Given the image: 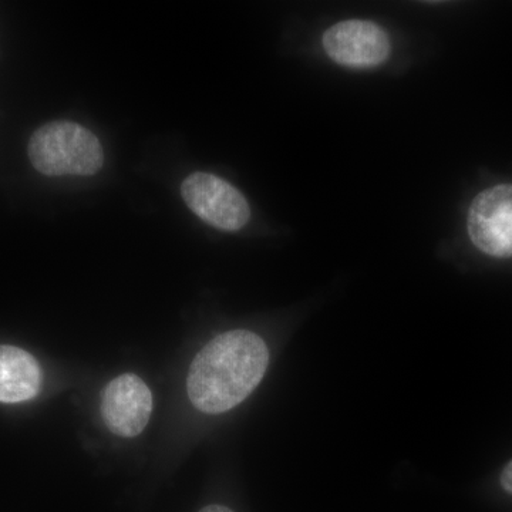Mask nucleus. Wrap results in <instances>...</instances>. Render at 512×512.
Segmentation results:
<instances>
[{"mask_svg":"<svg viewBox=\"0 0 512 512\" xmlns=\"http://www.w3.org/2000/svg\"><path fill=\"white\" fill-rule=\"evenodd\" d=\"M268 365L261 336L244 329L222 333L192 360L187 379L192 406L207 414L234 409L259 386Z\"/></svg>","mask_w":512,"mask_h":512,"instance_id":"f257e3e1","label":"nucleus"},{"mask_svg":"<svg viewBox=\"0 0 512 512\" xmlns=\"http://www.w3.org/2000/svg\"><path fill=\"white\" fill-rule=\"evenodd\" d=\"M33 168L47 177L99 173L104 163L103 147L92 131L72 121H52L37 128L28 144Z\"/></svg>","mask_w":512,"mask_h":512,"instance_id":"f03ea898","label":"nucleus"},{"mask_svg":"<svg viewBox=\"0 0 512 512\" xmlns=\"http://www.w3.org/2000/svg\"><path fill=\"white\" fill-rule=\"evenodd\" d=\"M181 195L197 217L222 231H239L251 218L244 195L217 175L191 174L181 185Z\"/></svg>","mask_w":512,"mask_h":512,"instance_id":"7ed1b4c3","label":"nucleus"},{"mask_svg":"<svg viewBox=\"0 0 512 512\" xmlns=\"http://www.w3.org/2000/svg\"><path fill=\"white\" fill-rule=\"evenodd\" d=\"M468 235L485 255L512 256V185H495L477 195L468 212Z\"/></svg>","mask_w":512,"mask_h":512,"instance_id":"20e7f679","label":"nucleus"},{"mask_svg":"<svg viewBox=\"0 0 512 512\" xmlns=\"http://www.w3.org/2000/svg\"><path fill=\"white\" fill-rule=\"evenodd\" d=\"M323 47L330 59L353 69H370L386 62L390 56V40L370 20H343L326 30Z\"/></svg>","mask_w":512,"mask_h":512,"instance_id":"39448f33","label":"nucleus"},{"mask_svg":"<svg viewBox=\"0 0 512 512\" xmlns=\"http://www.w3.org/2000/svg\"><path fill=\"white\" fill-rule=\"evenodd\" d=\"M153 412V394L143 379L126 373L107 384L101 397V416L111 433L133 439L141 433Z\"/></svg>","mask_w":512,"mask_h":512,"instance_id":"423d86ee","label":"nucleus"},{"mask_svg":"<svg viewBox=\"0 0 512 512\" xmlns=\"http://www.w3.org/2000/svg\"><path fill=\"white\" fill-rule=\"evenodd\" d=\"M42 387V370L35 357L15 346L0 345V403L33 399Z\"/></svg>","mask_w":512,"mask_h":512,"instance_id":"0eeeda50","label":"nucleus"},{"mask_svg":"<svg viewBox=\"0 0 512 512\" xmlns=\"http://www.w3.org/2000/svg\"><path fill=\"white\" fill-rule=\"evenodd\" d=\"M500 483L504 491H507L508 494H512V461L505 466L503 473H501Z\"/></svg>","mask_w":512,"mask_h":512,"instance_id":"6e6552de","label":"nucleus"},{"mask_svg":"<svg viewBox=\"0 0 512 512\" xmlns=\"http://www.w3.org/2000/svg\"><path fill=\"white\" fill-rule=\"evenodd\" d=\"M200 512H234L231 508L224 507V505H208V507L202 508Z\"/></svg>","mask_w":512,"mask_h":512,"instance_id":"1a4fd4ad","label":"nucleus"}]
</instances>
